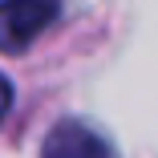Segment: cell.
Wrapping results in <instances>:
<instances>
[{"label":"cell","mask_w":158,"mask_h":158,"mask_svg":"<svg viewBox=\"0 0 158 158\" xmlns=\"http://www.w3.org/2000/svg\"><path fill=\"white\" fill-rule=\"evenodd\" d=\"M12 110V85H8V77L0 73V122H4V114Z\"/></svg>","instance_id":"3"},{"label":"cell","mask_w":158,"mask_h":158,"mask_svg":"<svg viewBox=\"0 0 158 158\" xmlns=\"http://www.w3.org/2000/svg\"><path fill=\"white\" fill-rule=\"evenodd\" d=\"M61 0H0V53L28 49L57 20Z\"/></svg>","instance_id":"1"},{"label":"cell","mask_w":158,"mask_h":158,"mask_svg":"<svg viewBox=\"0 0 158 158\" xmlns=\"http://www.w3.org/2000/svg\"><path fill=\"white\" fill-rule=\"evenodd\" d=\"M41 158H114L110 142L98 134V130H89L85 122H57L45 146H41Z\"/></svg>","instance_id":"2"}]
</instances>
